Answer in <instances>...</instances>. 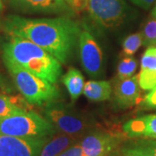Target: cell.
<instances>
[{"mask_svg": "<svg viewBox=\"0 0 156 156\" xmlns=\"http://www.w3.org/2000/svg\"><path fill=\"white\" fill-rule=\"evenodd\" d=\"M141 45H142L141 32L131 34L123 40L122 52L124 56H133Z\"/></svg>", "mask_w": 156, "mask_h": 156, "instance_id": "19", "label": "cell"}, {"mask_svg": "<svg viewBox=\"0 0 156 156\" xmlns=\"http://www.w3.org/2000/svg\"><path fill=\"white\" fill-rule=\"evenodd\" d=\"M12 81L23 99L31 105H46L61 96L59 89L48 81L37 77L13 62L3 59Z\"/></svg>", "mask_w": 156, "mask_h": 156, "instance_id": "3", "label": "cell"}, {"mask_svg": "<svg viewBox=\"0 0 156 156\" xmlns=\"http://www.w3.org/2000/svg\"><path fill=\"white\" fill-rule=\"evenodd\" d=\"M2 28L9 37L26 39L38 45L62 64H66L72 57L83 30L69 16L28 18L9 15L2 23Z\"/></svg>", "mask_w": 156, "mask_h": 156, "instance_id": "1", "label": "cell"}, {"mask_svg": "<svg viewBox=\"0 0 156 156\" xmlns=\"http://www.w3.org/2000/svg\"><path fill=\"white\" fill-rule=\"evenodd\" d=\"M65 1L67 2L69 5L72 7L73 9H74V11H75V1L74 0H65Z\"/></svg>", "mask_w": 156, "mask_h": 156, "instance_id": "28", "label": "cell"}, {"mask_svg": "<svg viewBox=\"0 0 156 156\" xmlns=\"http://www.w3.org/2000/svg\"><path fill=\"white\" fill-rule=\"evenodd\" d=\"M11 5L25 13L69 17L74 14V9L65 0H11Z\"/></svg>", "mask_w": 156, "mask_h": 156, "instance_id": "9", "label": "cell"}, {"mask_svg": "<svg viewBox=\"0 0 156 156\" xmlns=\"http://www.w3.org/2000/svg\"><path fill=\"white\" fill-rule=\"evenodd\" d=\"M78 137L59 133L54 134L47 140L38 156H57L69 147L77 142Z\"/></svg>", "mask_w": 156, "mask_h": 156, "instance_id": "14", "label": "cell"}, {"mask_svg": "<svg viewBox=\"0 0 156 156\" xmlns=\"http://www.w3.org/2000/svg\"><path fill=\"white\" fill-rule=\"evenodd\" d=\"M84 7L89 18L102 29L120 26L129 11L124 0H85Z\"/></svg>", "mask_w": 156, "mask_h": 156, "instance_id": "6", "label": "cell"}, {"mask_svg": "<svg viewBox=\"0 0 156 156\" xmlns=\"http://www.w3.org/2000/svg\"><path fill=\"white\" fill-rule=\"evenodd\" d=\"M138 67V62L134 56H124L117 67V79L123 80L132 77Z\"/></svg>", "mask_w": 156, "mask_h": 156, "instance_id": "18", "label": "cell"}, {"mask_svg": "<svg viewBox=\"0 0 156 156\" xmlns=\"http://www.w3.org/2000/svg\"><path fill=\"white\" fill-rule=\"evenodd\" d=\"M83 94L92 101H104L111 97L112 86L108 81H89L84 85Z\"/></svg>", "mask_w": 156, "mask_h": 156, "instance_id": "17", "label": "cell"}, {"mask_svg": "<svg viewBox=\"0 0 156 156\" xmlns=\"http://www.w3.org/2000/svg\"><path fill=\"white\" fill-rule=\"evenodd\" d=\"M133 4H134L135 5L139 6L142 9L147 10L149 9L152 5L155 2L156 0H130Z\"/></svg>", "mask_w": 156, "mask_h": 156, "instance_id": "25", "label": "cell"}, {"mask_svg": "<svg viewBox=\"0 0 156 156\" xmlns=\"http://www.w3.org/2000/svg\"><path fill=\"white\" fill-rule=\"evenodd\" d=\"M2 57L54 85L62 76L61 62L38 45L26 39L10 37L3 45Z\"/></svg>", "mask_w": 156, "mask_h": 156, "instance_id": "2", "label": "cell"}, {"mask_svg": "<svg viewBox=\"0 0 156 156\" xmlns=\"http://www.w3.org/2000/svg\"><path fill=\"white\" fill-rule=\"evenodd\" d=\"M4 9V5H3V0H0V12H2Z\"/></svg>", "mask_w": 156, "mask_h": 156, "instance_id": "30", "label": "cell"}, {"mask_svg": "<svg viewBox=\"0 0 156 156\" xmlns=\"http://www.w3.org/2000/svg\"><path fill=\"white\" fill-rule=\"evenodd\" d=\"M151 16H152L153 18H155L156 19V4H155V5H154V9H153L152 12H151Z\"/></svg>", "mask_w": 156, "mask_h": 156, "instance_id": "29", "label": "cell"}, {"mask_svg": "<svg viewBox=\"0 0 156 156\" xmlns=\"http://www.w3.org/2000/svg\"><path fill=\"white\" fill-rule=\"evenodd\" d=\"M50 138H18L0 134V156H38Z\"/></svg>", "mask_w": 156, "mask_h": 156, "instance_id": "8", "label": "cell"}, {"mask_svg": "<svg viewBox=\"0 0 156 156\" xmlns=\"http://www.w3.org/2000/svg\"><path fill=\"white\" fill-rule=\"evenodd\" d=\"M123 156H147L143 151H141L134 145L128 146L122 150Z\"/></svg>", "mask_w": 156, "mask_h": 156, "instance_id": "24", "label": "cell"}, {"mask_svg": "<svg viewBox=\"0 0 156 156\" xmlns=\"http://www.w3.org/2000/svg\"><path fill=\"white\" fill-rule=\"evenodd\" d=\"M133 145L143 151L147 156H156V140L139 139Z\"/></svg>", "mask_w": 156, "mask_h": 156, "instance_id": "22", "label": "cell"}, {"mask_svg": "<svg viewBox=\"0 0 156 156\" xmlns=\"http://www.w3.org/2000/svg\"><path fill=\"white\" fill-rule=\"evenodd\" d=\"M57 156H85V154L81 145L77 141L72 146L69 147L67 149L62 152L61 154Z\"/></svg>", "mask_w": 156, "mask_h": 156, "instance_id": "23", "label": "cell"}, {"mask_svg": "<svg viewBox=\"0 0 156 156\" xmlns=\"http://www.w3.org/2000/svg\"><path fill=\"white\" fill-rule=\"evenodd\" d=\"M57 131L45 118L33 110L0 117V134L18 138L51 137Z\"/></svg>", "mask_w": 156, "mask_h": 156, "instance_id": "4", "label": "cell"}, {"mask_svg": "<svg viewBox=\"0 0 156 156\" xmlns=\"http://www.w3.org/2000/svg\"><path fill=\"white\" fill-rule=\"evenodd\" d=\"M74 1H75V10L82 8L83 5L84 6V4H85V2L83 3V0H74Z\"/></svg>", "mask_w": 156, "mask_h": 156, "instance_id": "27", "label": "cell"}, {"mask_svg": "<svg viewBox=\"0 0 156 156\" xmlns=\"http://www.w3.org/2000/svg\"><path fill=\"white\" fill-rule=\"evenodd\" d=\"M114 95L115 104L121 108H128L138 105L142 99L138 75L123 80H116Z\"/></svg>", "mask_w": 156, "mask_h": 156, "instance_id": "11", "label": "cell"}, {"mask_svg": "<svg viewBox=\"0 0 156 156\" xmlns=\"http://www.w3.org/2000/svg\"><path fill=\"white\" fill-rule=\"evenodd\" d=\"M142 45L153 47L156 45V19L153 18L145 25L142 32Z\"/></svg>", "mask_w": 156, "mask_h": 156, "instance_id": "20", "label": "cell"}, {"mask_svg": "<svg viewBox=\"0 0 156 156\" xmlns=\"http://www.w3.org/2000/svg\"><path fill=\"white\" fill-rule=\"evenodd\" d=\"M0 87L5 91H10V89H9L8 85L6 83L5 79L1 76V74H0Z\"/></svg>", "mask_w": 156, "mask_h": 156, "instance_id": "26", "label": "cell"}, {"mask_svg": "<svg viewBox=\"0 0 156 156\" xmlns=\"http://www.w3.org/2000/svg\"><path fill=\"white\" fill-rule=\"evenodd\" d=\"M120 137L103 131H89L78 142L85 156H107L115 150Z\"/></svg>", "mask_w": 156, "mask_h": 156, "instance_id": "10", "label": "cell"}, {"mask_svg": "<svg viewBox=\"0 0 156 156\" xmlns=\"http://www.w3.org/2000/svg\"><path fill=\"white\" fill-rule=\"evenodd\" d=\"M79 56L82 66L89 76L98 77L102 75L104 57L101 46L88 30H83L78 39Z\"/></svg>", "mask_w": 156, "mask_h": 156, "instance_id": "7", "label": "cell"}, {"mask_svg": "<svg viewBox=\"0 0 156 156\" xmlns=\"http://www.w3.org/2000/svg\"><path fill=\"white\" fill-rule=\"evenodd\" d=\"M138 80L143 90H150L156 85V47H148L144 52Z\"/></svg>", "mask_w": 156, "mask_h": 156, "instance_id": "13", "label": "cell"}, {"mask_svg": "<svg viewBox=\"0 0 156 156\" xmlns=\"http://www.w3.org/2000/svg\"><path fill=\"white\" fill-rule=\"evenodd\" d=\"M139 108L140 110H156V85L141 99Z\"/></svg>", "mask_w": 156, "mask_h": 156, "instance_id": "21", "label": "cell"}, {"mask_svg": "<svg viewBox=\"0 0 156 156\" xmlns=\"http://www.w3.org/2000/svg\"><path fill=\"white\" fill-rule=\"evenodd\" d=\"M62 82L69 94L72 102H75L83 92L84 77L80 70L75 68H69L62 76Z\"/></svg>", "mask_w": 156, "mask_h": 156, "instance_id": "15", "label": "cell"}, {"mask_svg": "<svg viewBox=\"0 0 156 156\" xmlns=\"http://www.w3.org/2000/svg\"><path fill=\"white\" fill-rule=\"evenodd\" d=\"M30 110L32 109L24 99L0 93V117L23 114Z\"/></svg>", "mask_w": 156, "mask_h": 156, "instance_id": "16", "label": "cell"}, {"mask_svg": "<svg viewBox=\"0 0 156 156\" xmlns=\"http://www.w3.org/2000/svg\"><path fill=\"white\" fill-rule=\"evenodd\" d=\"M122 130L130 138L156 140V114L131 119L123 124Z\"/></svg>", "mask_w": 156, "mask_h": 156, "instance_id": "12", "label": "cell"}, {"mask_svg": "<svg viewBox=\"0 0 156 156\" xmlns=\"http://www.w3.org/2000/svg\"><path fill=\"white\" fill-rule=\"evenodd\" d=\"M44 114L57 133L79 137L90 128V122L86 117L61 101H56L46 104Z\"/></svg>", "mask_w": 156, "mask_h": 156, "instance_id": "5", "label": "cell"}]
</instances>
